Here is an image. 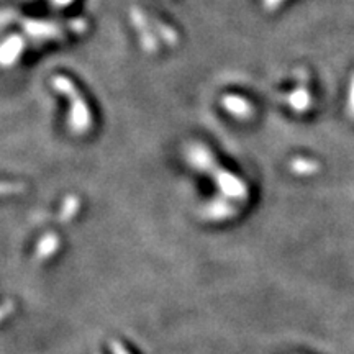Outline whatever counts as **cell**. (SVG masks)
Masks as SVG:
<instances>
[{
  "label": "cell",
  "mask_w": 354,
  "mask_h": 354,
  "mask_svg": "<svg viewBox=\"0 0 354 354\" xmlns=\"http://www.w3.org/2000/svg\"><path fill=\"white\" fill-rule=\"evenodd\" d=\"M24 46L25 43L19 37L7 38V41L0 44V64L10 66L12 63H15L17 57L24 51Z\"/></svg>",
  "instance_id": "cell-2"
},
{
  "label": "cell",
  "mask_w": 354,
  "mask_h": 354,
  "mask_svg": "<svg viewBox=\"0 0 354 354\" xmlns=\"http://www.w3.org/2000/svg\"><path fill=\"white\" fill-rule=\"evenodd\" d=\"M53 86H55L57 92H61V94L71 100L69 127L73 128L74 133H86L92 125V118L86 100L79 94L76 86H74L69 77L64 76H56L53 79Z\"/></svg>",
  "instance_id": "cell-1"
},
{
  "label": "cell",
  "mask_w": 354,
  "mask_h": 354,
  "mask_svg": "<svg viewBox=\"0 0 354 354\" xmlns=\"http://www.w3.org/2000/svg\"><path fill=\"white\" fill-rule=\"evenodd\" d=\"M25 30L35 37H59L61 28L55 24H44V21H26Z\"/></svg>",
  "instance_id": "cell-3"
},
{
  "label": "cell",
  "mask_w": 354,
  "mask_h": 354,
  "mask_svg": "<svg viewBox=\"0 0 354 354\" xmlns=\"http://www.w3.org/2000/svg\"><path fill=\"white\" fill-rule=\"evenodd\" d=\"M56 246H57L56 234H46V238H44V240L38 245V250H43V248H46V250H44V251H46V253H44V258H48V256H50L51 253H55Z\"/></svg>",
  "instance_id": "cell-4"
},
{
  "label": "cell",
  "mask_w": 354,
  "mask_h": 354,
  "mask_svg": "<svg viewBox=\"0 0 354 354\" xmlns=\"http://www.w3.org/2000/svg\"><path fill=\"white\" fill-rule=\"evenodd\" d=\"M53 2H55L56 6H61V7H63V6H69V3L73 2V0H53Z\"/></svg>",
  "instance_id": "cell-7"
},
{
  "label": "cell",
  "mask_w": 354,
  "mask_h": 354,
  "mask_svg": "<svg viewBox=\"0 0 354 354\" xmlns=\"http://www.w3.org/2000/svg\"><path fill=\"white\" fill-rule=\"evenodd\" d=\"M24 185L20 184H12V183H0V196H7V194H15L21 192Z\"/></svg>",
  "instance_id": "cell-6"
},
{
  "label": "cell",
  "mask_w": 354,
  "mask_h": 354,
  "mask_svg": "<svg viewBox=\"0 0 354 354\" xmlns=\"http://www.w3.org/2000/svg\"><path fill=\"white\" fill-rule=\"evenodd\" d=\"M79 203H81V202H79L77 198L74 197V196H73V197H69L68 201L64 202V210H63V212L68 210V215L64 216V220H69L71 216H73L74 214H76V209H79Z\"/></svg>",
  "instance_id": "cell-5"
}]
</instances>
